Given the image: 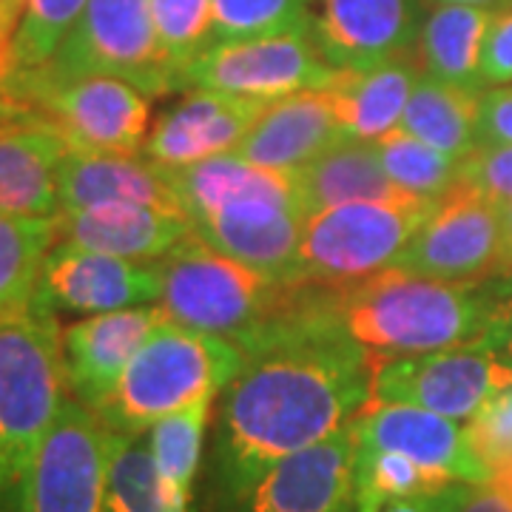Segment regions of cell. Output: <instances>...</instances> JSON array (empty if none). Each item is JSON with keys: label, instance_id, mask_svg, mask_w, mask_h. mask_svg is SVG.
I'll use <instances>...</instances> for the list:
<instances>
[{"label": "cell", "instance_id": "obj_12", "mask_svg": "<svg viewBox=\"0 0 512 512\" xmlns=\"http://www.w3.org/2000/svg\"><path fill=\"white\" fill-rule=\"evenodd\" d=\"M109 458L111 430L69 396L23 484L18 512H103Z\"/></svg>", "mask_w": 512, "mask_h": 512}, {"label": "cell", "instance_id": "obj_47", "mask_svg": "<svg viewBox=\"0 0 512 512\" xmlns=\"http://www.w3.org/2000/svg\"><path fill=\"white\" fill-rule=\"evenodd\" d=\"M436 6H478V9H504V6H510L512 0H433Z\"/></svg>", "mask_w": 512, "mask_h": 512}, {"label": "cell", "instance_id": "obj_17", "mask_svg": "<svg viewBox=\"0 0 512 512\" xmlns=\"http://www.w3.org/2000/svg\"><path fill=\"white\" fill-rule=\"evenodd\" d=\"M271 100L194 89L165 109L146 137L143 154L163 168L234 154Z\"/></svg>", "mask_w": 512, "mask_h": 512}, {"label": "cell", "instance_id": "obj_11", "mask_svg": "<svg viewBox=\"0 0 512 512\" xmlns=\"http://www.w3.org/2000/svg\"><path fill=\"white\" fill-rule=\"evenodd\" d=\"M339 74L319 52L313 35L256 37L211 43L180 74V92L214 89L256 100L328 89Z\"/></svg>", "mask_w": 512, "mask_h": 512}, {"label": "cell", "instance_id": "obj_8", "mask_svg": "<svg viewBox=\"0 0 512 512\" xmlns=\"http://www.w3.org/2000/svg\"><path fill=\"white\" fill-rule=\"evenodd\" d=\"M370 404H410L439 416L470 421L481 407L512 387V365L484 345L373 359Z\"/></svg>", "mask_w": 512, "mask_h": 512}, {"label": "cell", "instance_id": "obj_15", "mask_svg": "<svg viewBox=\"0 0 512 512\" xmlns=\"http://www.w3.org/2000/svg\"><path fill=\"white\" fill-rule=\"evenodd\" d=\"M237 512H356V439L350 424L276 461L239 498Z\"/></svg>", "mask_w": 512, "mask_h": 512}, {"label": "cell", "instance_id": "obj_23", "mask_svg": "<svg viewBox=\"0 0 512 512\" xmlns=\"http://www.w3.org/2000/svg\"><path fill=\"white\" fill-rule=\"evenodd\" d=\"M69 146L40 123L0 128V214L55 217L57 171Z\"/></svg>", "mask_w": 512, "mask_h": 512}, {"label": "cell", "instance_id": "obj_33", "mask_svg": "<svg viewBox=\"0 0 512 512\" xmlns=\"http://www.w3.org/2000/svg\"><path fill=\"white\" fill-rule=\"evenodd\" d=\"M311 32L313 0H211V43Z\"/></svg>", "mask_w": 512, "mask_h": 512}, {"label": "cell", "instance_id": "obj_14", "mask_svg": "<svg viewBox=\"0 0 512 512\" xmlns=\"http://www.w3.org/2000/svg\"><path fill=\"white\" fill-rule=\"evenodd\" d=\"M424 0H313V40L330 66L370 69L419 46Z\"/></svg>", "mask_w": 512, "mask_h": 512}, {"label": "cell", "instance_id": "obj_5", "mask_svg": "<svg viewBox=\"0 0 512 512\" xmlns=\"http://www.w3.org/2000/svg\"><path fill=\"white\" fill-rule=\"evenodd\" d=\"M160 311L197 333L248 342L299 302L305 282H282L262 274L191 231L157 262Z\"/></svg>", "mask_w": 512, "mask_h": 512}, {"label": "cell", "instance_id": "obj_42", "mask_svg": "<svg viewBox=\"0 0 512 512\" xmlns=\"http://www.w3.org/2000/svg\"><path fill=\"white\" fill-rule=\"evenodd\" d=\"M356 512H441L439 495H407V498H356Z\"/></svg>", "mask_w": 512, "mask_h": 512}, {"label": "cell", "instance_id": "obj_3", "mask_svg": "<svg viewBox=\"0 0 512 512\" xmlns=\"http://www.w3.org/2000/svg\"><path fill=\"white\" fill-rule=\"evenodd\" d=\"M66 399L57 313L35 302L0 319V512H18L23 484Z\"/></svg>", "mask_w": 512, "mask_h": 512}, {"label": "cell", "instance_id": "obj_4", "mask_svg": "<svg viewBox=\"0 0 512 512\" xmlns=\"http://www.w3.org/2000/svg\"><path fill=\"white\" fill-rule=\"evenodd\" d=\"M245 362L248 356L234 339L197 333L165 316L94 416L111 433L146 436L165 416L200 399H217Z\"/></svg>", "mask_w": 512, "mask_h": 512}, {"label": "cell", "instance_id": "obj_9", "mask_svg": "<svg viewBox=\"0 0 512 512\" xmlns=\"http://www.w3.org/2000/svg\"><path fill=\"white\" fill-rule=\"evenodd\" d=\"M393 268L461 285H484L512 274V245L501 205L458 183L404 248Z\"/></svg>", "mask_w": 512, "mask_h": 512}, {"label": "cell", "instance_id": "obj_18", "mask_svg": "<svg viewBox=\"0 0 512 512\" xmlns=\"http://www.w3.org/2000/svg\"><path fill=\"white\" fill-rule=\"evenodd\" d=\"M308 220L302 202L245 200L197 214L191 225L208 245L262 274L296 279L299 239Z\"/></svg>", "mask_w": 512, "mask_h": 512}, {"label": "cell", "instance_id": "obj_24", "mask_svg": "<svg viewBox=\"0 0 512 512\" xmlns=\"http://www.w3.org/2000/svg\"><path fill=\"white\" fill-rule=\"evenodd\" d=\"M421 69L410 57L387 60L370 69H353L333 77L328 89L330 106L348 137L379 140L387 131L402 126L407 100L419 80Z\"/></svg>", "mask_w": 512, "mask_h": 512}, {"label": "cell", "instance_id": "obj_34", "mask_svg": "<svg viewBox=\"0 0 512 512\" xmlns=\"http://www.w3.org/2000/svg\"><path fill=\"white\" fill-rule=\"evenodd\" d=\"M86 0H29L26 15L12 43V80H26L43 72L60 43L74 29Z\"/></svg>", "mask_w": 512, "mask_h": 512}, {"label": "cell", "instance_id": "obj_19", "mask_svg": "<svg viewBox=\"0 0 512 512\" xmlns=\"http://www.w3.org/2000/svg\"><path fill=\"white\" fill-rule=\"evenodd\" d=\"M165 319L160 305L83 316L63 328L69 396L97 410L117 387L134 353Z\"/></svg>", "mask_w": 512, "mask_h": 512}, {"label": "cell", "instance_id": "obj_10", "mask_svg": "<svg viewBox=\"0 0 512 512\" xmlns=\"http://www.w3.org/2000/svg\"><path fill=\"white\" fill-rule=\"evenodd\" d=\"M40 126L52 128L69 151L143 154L151 131V94L123 77L83 74L20 94Z\"/></svg>", "mask_w": 512, "mask_h": 512}, {"label": "cell", "instance_id": "obj_41", "mask_svg": "<svg viewBox=\"0 0 512 512\" xmlns=\"http://www.w3.org/2000/svg\"><path fill=\"white\" fill-rule=\"evenodd\" d=\"M478 140L512 146V83L481 92L478 106Z\"/></svg>", "mask_w": 512, "mask_h": 512}, {"label": "cell", "instance_id": "obj_48", "mask_svg": "<svg viewBox=\"0 0 512 512\" xmlns=\"http://www.w3.org/2000/svg\"><path fill=\"white\" fill-rule=\"evenodd\" d=\"M9 80H12V57L0 55V92H6Z\"/></svg>", "mask_w": 512, "mask_h": 512}, {"label": "cell", "instance_id": "obj_46", "mask_svg": "<svg viewBox=\"0 0 512 512\" xmlns=\"http://www.w3.org/2000/svg\"><path fill=\"white\" fill-rule=\"evenodd\" d=\"M490 484L510 501L512 507V453L495 458L490 464Z\"/></svg>", "mask_w": 512, "mask_h": 512}, {"label": "cell", "instance_id": "obj_22", "mask_svg": "<svg viewBox=\"0 0 512 512\" xmlns=\"http://www.w3.org/2000/svg\"><path fill=\"white\" fill-rule=\"evenodd\" d=\"M57 242H72L89 251L157 265L183 242L194 225L143 205H97L83 211H57Z\"/></svg>", "mask_w": 512, "mask_h": 512}, {"label": "cell", "instance_id": "obj_2", "mask_svg": "<svg viewBox=\"0 0 512 512\" xmlns=\"http://www.w3.org/2000/svg\"><path fill=\"white\" fill-rule=\"evenodd\" d=\"M333 313L367 356L390 359L473 345L493 322V299L487 282L461 285L387 268L333 288Z\"/></svg>", "mask_w": 512, "mask_h": 512}, {"label": "cell", "instance_id": "obj_37", "mask_svg": "<svg viewBox=\"0 0 512 512\" xmlns=\"http://www.w3.org/2000/svg\"><path fill=\"white\" fill-rule=\"evenodd\" d=\"M461 183L476 188L495 205L512 202V146L510 143H478L461 160Z\"/></svg>", "mask_w": 512, "mask_h": 512}, {"label": "cell", "instance_id": "obj_40", "mask_svg": "<svg viewBox=\"0 0 512 512\" xmlns=\"http://www.w3.org/2000/svg\"><path fill=\"white\" fill-rule=\"evenodd\" d=\"M439 504L441 512H512L510 501L490 481L484 484L453 481L439 493Z\"/></svg>", "mask_w": 512, "mask_h": 512}, {"label": "cell", "instance_id": "obj_29", "mask_svg": "<svg viewBox=\"0 0 512 512\" xmlns=\"http://www.w3.org/2000/svg\"><path fill=\"white\" fill-rule=\"evenodd\" d=\"M55 242V217L0 214V319L35 305L40 271Z\"/></svg>", "mask_w": 512, "mask_h": 512}, {"label": "cell", "instance_id": "obj_21", "mask_svg": "<svg viewBox=\"0 0 512 512\" xmlns=\"http://www.w3.org/2000/svg\"><path fill=\"white\" fill-rule=\"evenodd\" d=\"M342 137L348 134L339 126L328 94L322 89L296 92L271 100L234 154L271 171L296 174Z\"/></svg>", "mask_w": 512, "mask_h": 512}, {"label": "cell", "instance_id": "obj_1", "mask_svg": "<svg viewBox=\"0 0 512 512\" xmlns=\"http://www.w3.org/2000/svg\"><path fill=\"white\" fill-rule=\"evenodd\" d=\"M239 348L248 362L225 390L217 478L237 504L276 461L345 430L370 404L367 353L333 313V288L302 299Z\"/></svg>", "mask_w": 512, "mask_h": 512}, {"label": "cell", "instance_id": "obj_16", "mask_svg": "<svg viewBox=\"0 0 512 512\" xmlns=\"http://www.w3.org/2000/svg\"><path fill=\"white\" fill-rule=\"evenodd\" d=\"M356 450H387L413 458L430 473L450 481L484 484L487 464L473 450L467 424L410 404H367L350 421Z\"/></svg>", "mask_w": 512, "mask_h": 512}, {"label": "cell", "instance_id": "obj_25", "mask_svg": "<svg viewBox=\"0 0 512 512\" xmlns=\"http://www.w3.org/2000/svg\"><path fill=\"white\" fill-rule=\"evenodd\" d=\"M188 217L245 200L302 202L293 174L248 163L239 154H217L200 163L168 168Z\"/></svg>", "mask_w": 512, "mask_h": 512}, {"label": "cell", "instance_id": "obj_43", "mask_svg": "<svg viewBox=\"0 0 512 512\" xmlns=\"http://www.w3.org/2000/svg\"><path fill=\"white\" fill-rule=\"evenodd\" d=\"M29 0H0V55L12 57V43L18 35Z\"/></svg>", "mask_w": 512, "mask_h": 512}, {"label": "cell", "instance_id": "obj_49", "mask_svg": "<svg viewBox=\"0 0 512 512\" xmlns=\"http://www.w3.org/2000/svg\"><path fill=\"white\" fill-rule=\"evenodd\" d=\"M501 220H504V228H507V237H510L512 245V202L510 205H501Z\"/></svg>", "mask_w": 512, "mask_h": 512}, {"label": "cell", "instance_id": "obj_27", "mask_svg": "<svg viewBox=\"0 0 512 512\" xmlns=\"http://www.w3.org/2000/svg\"><path fill=\"white\" fill-rule=\"evenodd\" d=\"M493 9L478 6H433L419 32V69L441 83L461 89L481 86V52L493 23Z\"/></svg>", "mask_w": 512, "mask_h": 512}, {"label": "cell", "instance_id": "obj_31", "mask_svg": "<svg viewBox=\"0 0 512 512\" xmlns=\"http://www.w3.org/2000/svg\"><path fill=\"white\" fill-rule=\"evenodd\" d=\"M373 146L382 160L384 174L404 194L421 200H441L461 183V160L421 143L419 137L407 134L404 128L387 131L384 137L373 140Z\"/></svg>", "mask_w": 512, "mask_h": 512}, {"label": "cell", "instance_id": "obj_36", "mask_svg": "<svg viewBox=\"0 0 512 512\" xmlns=\"http://www.w3.org/2000/svg\"><path fill=\"white\" fill-rule=\"evenodd\" d=\"M450 478L424 470L413 458L387 450H356V498H407L439 495L450 487Z\"/></svg>", "mask_w": 512, "mask_h": 512}, {"label": "cell", "instance_id": "obj_32", "mask_svg": "<svg viewBox=\"0 0 512 512\" xmlns=\"http://www.w3.org/2000/svg\"><path fill=\"white\" fill-rule=\"evenodd\" d=\"M211 402L214 399H200L191 407L165 416L148 430V447L157 464V473L165 487L185 501H191L194 478L200 470L202 436H205Z\"/></svg>", "mask_w": 512, "mask_h": 512}, {"label": "cell", "instance_id": "obj_6", "mask_svg": "<svg viewBox=\"0 0 512 512\" xmlns=\"http://www.w3.org/2000/svg\"><path fill=\"white\" fill-rule=\"evenodd\" d=\"M439 200L404 194L396 200L345 202L305 220L296 279L345 288L396 265Z\"/></svg>", "mask_w": 512, "mask_h": 512}, {"label": "cell", "instance_id": "obj_45", "mask_svg": "<svg viewBox=\"0 0 512 512\" xmlns=\"http://www.w3.org/2000/svg\"><path fill=\"white\" fill-rule=\"evenodd\" d=\"M487 291L493 299V319L495 316H512V274L487 282Z\"/></svg>", "mask_w": 512, "mask_h": 512}, {"label": "cell", "instance_id": "obj_26", "mask_svg": "<svg viewBox=\"0 0 512 512\" xmlns=\"http://www.w3.org/2000/svg\"><path fill=\"white\" fill-rule=\"evenodd\" d=\"M305 211H325L345 202L396 200L404 197L402 188L384 174L382 160L373 140L342 137L336 146L319 154L313 163L293 174Z\"/></svg>", "mask_w": 512, "mask_h": 512}, {"label": "cell", "instance_id": "obj_35", "mask_svg": "<svg viewBox=\"0 0 512 512\" xmlns=\"http://www.w3.org/2000/svg\"><path fill=\"white\" fill-rule=\"evenodd\" d=\"M151 12L180 92L185 66L211 46V0H151Z\"/></svg>", "mask_w": 512, "mask_h": 512}, {"label": "cell", "instance_id": "obj_28", "mask_svg": "<svg viewBox=\"0 0 512 512\" xmlns=\"http://www.w3.org/2000/svg\"><path fill=\"white\" fill-rule=\"evenodd\" d=\"M478 106L481 92L441 83L430 74H419L413 94L407 100L402 126L421 143L439 148L444 154L464 160L478 140Z\"/></svg>", "mask_w": 512, "mask_h": 512}, {"label": "cell", "instance_id": "obj_20", "mask_svg": "<svg viewBox=\"0 0 512 512\" xmlns=\"http://www.w3.org/2000/svg\"><path fill=\"white\" fill-rule=\"evenodd\" d=\"M57 200L60 211H83L97 205H143L174 217H188L168 168L148 160L146 154L69 151L57 171Z\"/></svg>", "mask_w": 512, "mask_h": 512}, {"label": "cell", "instance_id": "obj_13", "mask_svg": "<svg viewBox=\"0 0 512 512\" xmlns=\"http://www.w3.org/2000/svg\"><path fill=\"white\" fill-rule=\"evenodd\" d=\"M35 302L74 316L157 305L160 271L157 265L100 254L72 242H55L43 262Z\"/></svg>", "mask_w": 512, "mask_h": 512}, {"label": "cell", "instance_id": "obj_7", "mask_svg": "<svg viewBox=\"0 0 512 512\" xmlns=\"http://www.w3.org/2000/svg\"><path fill=\"white\" fill-rule=\"evenodd\" d=\"M83 74L123 77L151 97L177 92L163 55L151 0H86L74 29L43 72L6 86L12 97Z\"/></svg>", "mask_w": 512, "mask_h": 512}, {"label": "cell", "instance_id": "obj_44", "mask_svg": "<svg viewBox=\"0 0 512 512\" xmlns=\"http://www.w3.org/2000/svg\"><path fill=\"white\" fill-rule=\"evenodd\" d=\"M478 345L495 350L501 359H507L512 365V316H495L487 330L481 333Z\"/></svg>", "mask_w": 512, "mask_h": 512}, {"label": "cell", "instance_id": "obj_39", "mask_svg": "<svg viewBox=\"0 0 512 512\" xmlns=\"http://www.w3.org/2000/svg\"><path fill=\"white\" fill-rule=\"evenodd\" d=\"M512 83V3L498 9L484 37L481 52V86H510Z\"/></svg>", "mask_w": 512, "mask_h": 512}, {"label": "cell", "instance_id": "obj_30", "mask_svg": "<svg viewBox=\"0 0 512 512\" xmlns=\"http://www.w3.org/2000/svg\"><path fill=\"white\" fill-rule=\"evenodd\" d=\"M103 512H191V501L165 487L148 439L111 433Z\"/></svg>", "mask_w": 512, "mask_h": 512}, {"label": "cell", "instance_id": "obj_38", "mask_svg": "<svg viewBox=\"0 0 512 512\" xmlns=\"http://www.w3.org/2000/svg\"><path fill=\"white\" fill-rule=\"evenodd\" d=\"M467 433L478 458L487 464V470L495 458L512 453V387L501 396H495L493 402L481 407L476 416L467 421Z\"/></svg>", "mask_w": 512, "mask_h": 512}]
</instances>
